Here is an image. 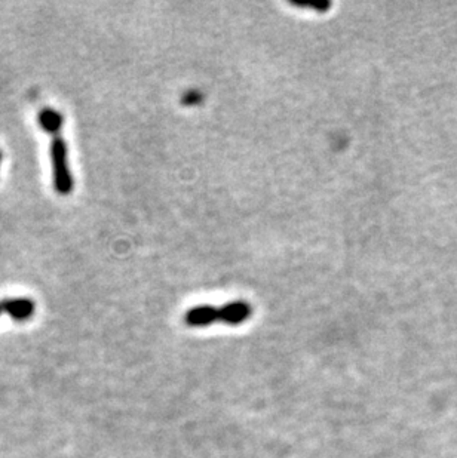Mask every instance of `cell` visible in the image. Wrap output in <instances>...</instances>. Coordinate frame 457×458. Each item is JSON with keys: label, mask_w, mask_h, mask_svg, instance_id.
Listing matches in <instances>:
<instances>
[{"label": "cell", "mask_w": 457, "mask_h": 458, "mask_svg": "<svg viewBox=\"0 0 457 458\" xmlns=\"http://www.w3.org/2000/svg\"><path fill=\"white\" fill-rule=\"evenodd\" d=\"M252 314V307L247 302L227 303L221 307L214 306H196L185 311L184 322L189 326H208L216 322L227 325L244 323Z\"/></svg>", "instance_id": "1"}, {"label": "cell", "mask_w": 457, "mask_h": 458, "mask_svg": "<svg viewBox=\"0 0 457 458\" xmlns=\"http://www.w3.org/2000/svg\"><path fill=\"white\" fill-rule=\"evenodd\" d=\"M51 162L54 173V187L56 193L67 196L73 192L75 182L68 165V149L63 137H54L51 141Z\"/></svg>", "instance_id": "2"}, {"label": "cell", "mask_w": 457, "mask_h": 458, "mask_svg": "<svg viewBox=\"0 0 457 458\" xmlns=\"http://www.w3.org/2000/svg\"><path fill=\"white\" fill-rule=\"evenodd\" d=\"M2 311L8 313L9 316L16 322H25L30 319L35 311L36 304L32 298H5L0 302Z\"/></svg>", "instance_id": "3"}, {"label": "cell", "mask_w": 457, "mask_h": 458, "mask_svg": "<svg viewBox=\"0 0 457 458\" xmlns=\"http://www.w3.org/2000/svg\"><path fill=\"white\" fill-rule=\"evenodd\" d=\"M37 123L47 134L59 137L56 134L63 130L64 118L59 110L45 107V109H42L37 114Z\"/></svg>", "instance_id": "4"}, {"label": "cell", "mask_w": 457, "mask_h": 458, "mask_svg": "<svg viewBox=\"0 0 457 458\" xmlns=\"http://www.w3.org/2000/svg\"><path fill=\"white\" fill-rule=\"evenodd\" d=\"M291 4L300 8H312L315 11L319 12H325L328 11V8L331 6V2H328V0H313V2H306V0H300V2H295V0H291Z\"/></svg>", "instance_id": "5"}, {"label": "cell", "mask_w": 457, "mask_h": 458, "mask_svg": "<svg viewBox=\"0 0 457 458\" xmlns=\"http://www.w3.org/2000/svg\"><path fill=\"white\" fill-rule=\"evenodd\" d=\"M202 99V94L201 92H197V91H189V92H185L181 98V103L184 106H193L196 103H199Z\"/></svg>", "instance_id": "6"}, {"label": "cell", "mask_w": 457, "mask_h": 458, "mask_svg": "<svg viewBox=\"0 0 457 458\" xmlns=\"http://www.w3.org/2000/svg\"><path fill=\"white\" fill-rule=\"evenodd\" d=\"M2 156H4V154H2V151H0V163H2Z\"/></svg>", "instance_id": "7"}, {"label": "cell", "mask_w": 457, "mask_h": 458, "mask_svg": "<svg viewBox=\"0 0 457 458\" xmlns=\"http://www.w3.org/2000/svg\"><path fill=\"white\" fill-rule=\"evenodd\" d=\"M0 313H2V307H0Z\"/></svg>", "instance_id": "8"}]
</instances>
